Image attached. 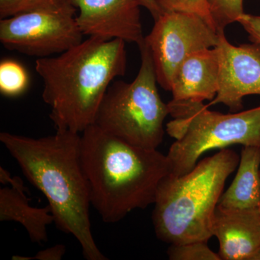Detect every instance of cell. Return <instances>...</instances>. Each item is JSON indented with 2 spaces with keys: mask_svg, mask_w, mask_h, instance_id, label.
I'll return each mask as SVG.
<instances>
[{
  "mask_svg": "<svg viewBox=\"0 0 260 260\" xmlns=\"http://www.w3.org/2000/svg\"><path fill=\"white\" fill-rule=\"evenodd\" d=\"M0 141L25 177L46 197L61 232L71 234L84 258L107 260L98 248L90 220V192L80 155L81 135L68 130L40 138L0 133Z\"/></svg>",
  "mask_w": 260,
  "mask_h": 260,
  "instance_id": "obj_1",
  "label": "cell"
},
{
  "mask_svg": "<svg viewBox=\"0 0 260 260\" xmlns=\"http://www.w3.org/2000/svg\"><path fill=\"white\" fill-rule=\"evenodd\" d=\"M125 42L89 37L56 56L39 58L42 99L56 130L83 133L95 123L108 88L126 69Z\"/></svg>",
  "mask_w": 260,
  "mask_h": 260,
  "instance_id": "obj_2",
  "label": "cell"
},
{
  "mask_svg": "<svg viewBox=\"0 0 260 260\" xmlns=\"http://www.w3.org/2000/svg\"><path fill=\"white\" fill-rule=\"evenodd\" d=\"M80 155L90 203L107 223L154 204L169 169L157 149L129 144L95 124L82 133Z\"/></svg>",
  "mask_w": 260,
  "mask_h": 260,
  "instance_id": "obj_3",
  "label": "cell"
},
{
  "mask_svg": "<svg viewBox=\"0 0 260 260\" xmlns=\"http://www.w3.org/2000/svg\"><path fill=\"white\" fill-rule=\"evenodd\" d=\"M239 160L234 150L221 149L185 175L162 178L152 215L157 237L170 244L208 242L225 181Z\"/></svg>",
  "mask_w": 260,
  "mask_h": 260,
  "instance_id": "obj_4",
  "label": "cell"
},
{
  "mask_svg": "<svg viewBox=\"0 0 260 260\" xmlns=\"http://www.w3.org/2000/svg\"><path fill=\"white\" fill-rule=\"evenodd\" d=\"M174 118L167 132L176 141L167 155L168 174L185 175L208 150L232 145L260 148V106L244 112L223 114L203 103H168Z\"/></svg>",
  "mask_w": 260,
  "mask_h": 260,
  "instance_id": "obj_5",
  "label": "cell"
},
{
  "mask_svg": "<svg viewBox=\"0 0 260 260\" xmlns=\"http://www.w3.org/2000/svg\"><path fill=\"white\" fill-rule=\"evenodd\" d=\"M139 73L131 83L113 82L98 111L94 124L135 146L157 149L164 139V122L169 114L157 88L151 52L143 42Z\"/></svg>",
  "mask_w": 260,
  "mask_h": 260,
  "instance_id": "obj_6",
  "label": "cell"
},
{
  "mask_svg": "<svg viewBox=\"0 0 260 260\" xmlns=\"http://www.w3.org/2000/svg\"><path fill=\"white\" fill-rule=\"evenodd\" d=\"M77 9L68 0H50L39 8L0 20V42L6 49L48 57L83 42Z\"/></svg>",
  "mask_w": 260,
  "mask_h": 260,
  "instance_id": "obj_7",
  "label": "cell"
},
{
  "mask_svg": "<svg viewBox=\"0 0 260 260\" xmlns=\"http://www.w3.org/2000/svg\"><path fill=\"white\" fill-rule=\"evenodd\" d=\"M218 39L219 32L200 15L164 12L145 37L159 85L171 91L173 77L179 65L197 51L216 47Z\"/></svg>",
  "mask_w": 260,
  "mask_h": 260,
  "instance_id": "obj_8",
  "label": "cell"
},
{
  "mask_svg": "<svg viewBox=\"0 0 260 260\" xmlns=\"http://www.w3.org/2000/svg\"><path fill=\"white\" fill-rule=\"evenodd\" d=\"M219 65L218 90L208 104H223L232 112L242 109L246 95H260V44L232 45L224 32H219L216 47Z\"/></svg>",
  "mask_w": 260,
  "mask_h": 260,
  "instance_id": "obj_9",
  "label": "cell"
},
{
  "mask_svg": "<svg viewBox=\"0 0 260 260\" xmlns=\"http://www.w3.org/2000/svg\"><path fill=\"white\" fill-rule=\"evenodd\" d=\"M79 10L83 35L119 39L140 46L145 40L138 0H68Z\"/></svg>",
  "mask_w": 260,
  "mask_h": 260,
  "instance_id": "obj_10",
  "label": "cell"
},
{
  "mask_svg": "<svg viewBox=\"0 0 260 260\" xmlns=\"http://www.w3.org/2000/svg\"><path fill=\"white\" fill-rule=\"evenodd\" d=\"M213 236L222 260H260L259 209L230 210L217 206Z\"/></svg>",
  "mask_w": 260,
  "mask_h": 260,
  "instance_id": "obj_11",
  "label": "cell"
},
{
  "mask_svg": "<svg viewBox=\"0 0 260 260\" xmlns=\"http://www.w3.org/2000/svg\"><path fill=\"white\" fill-rule=\"evenodd\" d=\"M219 71L218 50L215 47L191 54L179 65L173 77L172 102L213 101L218 93Z\"/></svg>",
  "mask_w": 260,
  "mask_h": 260,
  "instance_id": "obj_12",
  "label": "cell"
},
{
  "mask_svg": "<svg viewBox=\"0 0 260 260\" xmlns=\"http://www.w3.org/2000/svg\"><path fill=\"white\" fill-rule=\"evenodd\" d=\"M0 181L11 185V187L0 189V220L21 224L32 242L39 244L47 242V226L54 222L49 205L44 208L30 206V199L25 194L26 188L21 178L12 177L2 167Z\"/></svg>",
  "mask_w": 260,
  "mask_h": 260,
  "instance_id": "obj_13",
  "label": "cell"
},
{
  "mask_svg": "<svg viewBox=\"0 0 260 260\" xmlns=\"http://www.w3.org/2000/svg\"><path fill=\"white\" fill-rule=\"evenodd\" d=\"M260 148L244 146L232 185L223 193L218 206L225 209H259Z\"/></svg>",
  "mask_w": 260,
  "mask_h": 260,
  "instance_id": "obj_14",
  "label": "cell"
},
{
  "mask_svg": "<svg viewBox=\"0 0 260 260\" xmlns=\"http://www.w3.org/2000/svg\"><path fill=\"white\" fill-rule=\"evenodd\" d=\"M28 73L23 65L12 59L0 63V91L7 96L21 95L28 88Z\"/></svg>",
  "mask_w": 260,
  "mask_h": 260,
  "instance_id": "obj_15",
  "label": "cell"
},
{
  "mask_svg": "<svg viewBox=\"0 0 260 260\" xmlns=\"http://www.w3.org/2000/svg\"><path fill=\"white\" fill-rule=\"evenodd\" d=\"M210 15L218 32L237 22L244 14V0H206Z\"/></svg>",
  "mask_w": 260,
  "mask_h": 260,
  "instance_id": "obj_16",
  "label": "cell"
},
{
  "mask_svg": "<svg viewBox=\"0 0 260 260\" xmlns=\"http://www.w3.org/2000/svg\"><path fill=\"white\" fill-rule=\"evenodd\" d=\"M167 254L172 260H220L219 254L208 247V242L171 244Z\"/></svg>",
  "mask_w": 260,
  "mask_h": 260,
  "instance_id": "obj_17",
  "label": "cell"
},
{
  "mask_svg": "<svg viewBox=\"0 0 260 260\" xmlns=\"http://www.w3.org/2000/svg\"><path fill=\"white\" fill-rule=\"evenodd\" d=\"M157 2L162 12L184 11L196 13L216 30L206 0H157Z\"/></svg>",
  "mask_w": 260,
  "mask_h": 260,
  "instance_id": "obj_18",
  "label": "cell"
},
{
  "mask_svg": "<svg viewBox=\"0 0 260 260\" xmlns=\"http://www.w3.org/2000/svg\"><path fill=\"white\" fill-rule=\"evenodd\" d=\"M50 0H0V18L15 16L30 11Z\"/></svg>",
  "mask_w": 260,
  "mask_h": 260,
  "instance_id": "obj_19",
  "label": "cell"
},
{
  "mask_svg": "<svg viewBox=\"0 0 260 260\" xmlns=\"http://www.w3.org/2000/svg\"><path fill=\"white\" fill-rule=\"evenodd\" d=\"M237 22L249 34V40L251 42L260 44V16L244 13L239 17Z\"/></svg>",
  "mask_w": 260,
  "mask_h": 260,
  "instance_id": "obj_20",
  "label": "cell"
},
{
  "mask_svg": "<svg viewBox=\"0 0 260 260\" xmlns=\"http://www.w3.org/2000/svg\"><path fill=\"white\" fill-rule=\"evenodd\" d=\"M66 252V246L63 244L51 246L50 248L39 251L35 256L32 257H25V256H14L13 259L28 260H60Z\"/></svg>",
  "mask_w": 260,
  "mask_h": 260,
  "instance_id": "obj_21",
  "label": "cell"
},
{
  "mask_svg": "<svg viewBox=\"0 0 260 260\" xmlns=\"http://www.w3.org/2000/svg\"><path fill=\"white\" fill-rule=\"evenodd\" d=\"M138 2L140 6L143 7L150 12L154 19V21L164 13L157 0H138Z\"/></svg>",
  "mask_w": 260,
  "mask_h": 260,
  "instance_id": "obj_22",
  "label": "cell"
},
{
  "mask_svg": "<svg viewBox=\"0 0 260 260\" xmlns=\"http://www.w3.org/2000/svg\"><path fill=\"white\" fill-rule=\"evenodd\" d=\"M259 213H260V205H259Z\"/></svg>",
  "mask_w": 260,
  "mask_h": 260,
  "instance_id": "obj_23",
  "label": "cell"
}]
</instances>
